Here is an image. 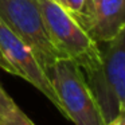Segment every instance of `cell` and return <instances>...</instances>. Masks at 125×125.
<instances>
[{
  "instance_id": "cell-4",
  "label": "cell",
  "mask_w": 125,
  "mask_h": 125,
  "mask_svg": "<svg viewBox=\"0 0 125 125\" xmlns=\"http://www.w3.org/2000/svg\"><path fill=\"white\" fill-rule=\"evenodd\" d=\"M101 66L86 81L102 112L105 124L125 102V27L114 38L98 44Z\"/></svg>"
},
{
  "instance_id": "cell-13",
  "label": "cell",
  "mask_w": 125,
  "mask_h": 125,
  "mask_svg": "<svg viewBox=\"0 0 125 125\" xmlns=\"http://www.w3.org/2000/svg\"><path fill=\"white\" fill-rule=\"evenodd\" d=\"M92 1H93V6H94L95 3H97V0H92Z\"/></svg>"
},
{
  "instance_id": "cell-12",
  "label": "cell",
  "mask_w": 125,
  "mask_h": 125,
  "mask_svg": "<svg viewBox=\"0 0 125 125\" xmlns=\"http://www.w3.org/2000/svg\"><path fill=\"white\" fill-rule=\"evenodd\" d=\"M52 1H55V3H58V4L61 6V0H52Z\"/></svg>"
},
{
  "instance_id": "cell-8",
  "label": "cell",
  "mask_w": 125,
  "mask_h": 125,
  "mask_svg": "<svg viewBox=\"0 0 125 125\" xmlns=\"http://www.w3.org/2000/svg\"><path fill=\"white\" fill-rule=\"evenodd\" d=\"M0 125H35V124L16 106L11 112L0 116Z\"/></svg>"
},
{
  "instance_id": "cell-2",
  "label": "cell",
  "mask_w": 125,
  "mask_h": 125,
  "mask_svg": "<svg viewBox=\"0 0 125 125\" xmlns=\"http://www.w3.org/2000/svg\"><path fill=\"white\" fill-rule=\"evenodd\" d=\"M63 110L75 125H105L102 112L83 71L67 58H59L47 73Z\"/></svg>"
},
{
  "instance_id": "cell-3",
  "label": "cell",
  "mask_w": 125,
  "mask_h": 125,
  "mask_svg": "<svg viewBox=\"0 0 125 125\" xmlns=\"http://www.w3.org/2000/svg\"><path fill=\"white\" fill-rule=\"evenodd\" d=\"M0 22L32 50L46 74L62 58L50 39L38 0H0Z\"/></svg>"
},
{
  "instance_id": "cell-10",
  "label": "cell",
  "mask_w": 125,
  "mask_h": 125,
  "mask_svg": "<svg viewBox=\"0 0 125 125\" xmlns=\"http://www.w3.org/2000/svg\"><path fill=\"white\" fill-rule=\"evenodd\" d=\"M105 125H125V102H121L118 105V112L117 114L108 121Z\"/></svg>"
},
{
  "instance_id": "cell-7",
  "label": "cell",
  "mask_w": 125,
  "mask_h": 125,
  "mask_svg": "<svg viewBox=\"0 0 125 125\" xmlns=\"http://www.w3.org/2000/svg\"><path fill=\"white\" fill-rule=\"evenodd\" d=\"M61 6L86 31V27L93 16V11H94L92 0H61Z\"/></svg>"
},
{
  "instance_id": "cell-6",
  "label": "cell",
  "mask_w": 125,
  "mask_h": 125,
  "mask_svg": "<svg viewBox=\"0 0 125 125\" xmlns=\"http://www.w3.org/2000/svg\"><path fill=\"white\" fill-rule=\"evenodd\" d=\"M125 27V0H97L86 32L97 44L105 43Z\"/></svg>"
},
{
  "instance_id": "cell-1",
  "label": "cell",
  "mask_w": 125,
  "mask_h": 125,
  "mask_svg": "<svg viewBox=\"0 0 125 125\" xmlns=\"http://www.w3.org/2000/svg\"><path fill=\"white\" fill-rule=\"evenodd\" d=\"M50 39L62 58L73 61L85 77H90L101 66L98 44L77 23V20L52 0H38Z\"/></svg>"
},
{
  "instance_id": "cell-5",
  "label": "cell",
  "mask_w": 125,
  "mask_h": 125,
  "mask_svg": "<svg viewBox=\"0 0 125 125\" xmlns=\"http://www.w3.org/2000/svg\"><path fill=\"white\" fill-rule=\"evenodd\" d=\"M0 50L8 61V63L12 66L15 75L26 79L32 86H35L63 114L62 106L51 85V81L47 77L43 67L39 65L32 50L1 22H0Z\"/></svg>"
},
{
  "instance_id": "cell-11",
  "label": "cell",
  "mask_w": 125,
  "mask_h": 125,
  "mask_svg": "<svg viewBox=\"0 0 125 125\" xmlns=\"http://www.w3.org/2000/svg\"><path fill=\"white\" fill-rule=\"evenodd\" d=\"M0 69H3L4 71H7V73L11 74V75H15L14 69H12V66L8 63V61L6 59V57H4V54L1 52V50H0Z\"/></svg>"
},
{
  "instance_id": "cell-9",
  "label": "cell",
  "mask_w": 125,
  "mask_h": 125,
  "mask_svg": "<svg viewBox=\"0 0 125 125\" xmlns=\"http://www.w3.org/2000/svg\"><path fill=\"white\" fill-rule=\"evenodd\" d=\"M16 106L18 105L15 104V101L7 94L6 90L3 89V86L0 85V116H3V114L11 112L12 109H15Z\"/></svg>"
}]
</instances>
